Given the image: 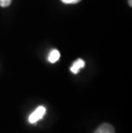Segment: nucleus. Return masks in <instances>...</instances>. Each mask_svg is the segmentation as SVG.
Masks as SVG:
<instances>
[{"label":"nucleus","instance_id":"3","mask_svg":"<svg viewBox=\"0 0 132 133\" xmlns=\"http://www.w3.org/2000/svg\"><path fill=\"white\" fill-rule=\"evenodd\" d=\"M84 65H85L84 60H82V59H81V58H78L73 63L72 66L71 67V71L72 73H74V74H77L81 68L84 67Z\"/></svg>","mask_w":132,"mask_h":133},{"label":"nucleus","instance_id":"7","mask_svg":"<svg viewBox=\"0 0 132 133\" xmlns=\"http://www.w3.org/2000/svg\"><path fill=\"white\" fill-rule=\"evenodd\" d=\"M128 2H129V4L131 6V5H132V0H128Z\"/></svg>","mask_w":132,"mask_h":133},{"label":"nucleus","instance_id":"2","mask_svg":"<svg viewBox=\"0 0 132 133\" xmlns=\"http://www.w3.org/2000/svg\"><path fill=\"white\" fill-rule=\"evenodd\" d=\"M94 133H115V130L112 124L104 123L100 124Z\"/></svg>","mask_w":132,"mask_h":133},{"label":"nucleus","instance_id":"5","mask_svg":"<svg viewBox=\"0 0 132 133\" xmlns=\"http://www.w3.org/2000/svg\"><path fill=\"white\" fill-rule=\"evenodd\" d=\"M12 0H0V6L1 7H7L11 4Z\"/></svg>","mask_w":132,"mask_h":133},{"label":"nucleus","instance_id":"6","mask_svg":"<svg viewBox=\"0 0 132 133\" xmlns=\"http://www.w3.org/2000/svg\"><path fill=\"white\" fill-rule=\"evenodd\" d=\"M64 4H77L79 3L81 0H61Z\"/></svg>","mask_w":132,"mask_h":133},{"label":"nucleus","instance_id":"4","mask_svg":"<svg viewBox=\"0 0 132 133\" xmlns=\"http://www.w3.org/2000/svg\"><path fill=\"white\" fill-rule=\"evenodd\" d=\"M60 58V52L58 50L53 49L50 52L48 55V61L50 63H56Z\"/></svg>","mask_w":132,"mask_h":133},{"label":"nucleus","instance_id":"1","mask_svg":"<svg viewBox=\"0 0 132 133\" xmlns=\"http://www.w3.org/2000/svg\"><path fill=\"white\" fill-rule=\"evenodd\" d=\"M46 109L45 107L40 106V107H37V108L35 109V111L33 112L32 114H30L29 118V123L35 124L37 121H39L43 118V116L45 115V114H46Z\"/></svg>","mask_w":132,"mask_h":133}]
</instances>
